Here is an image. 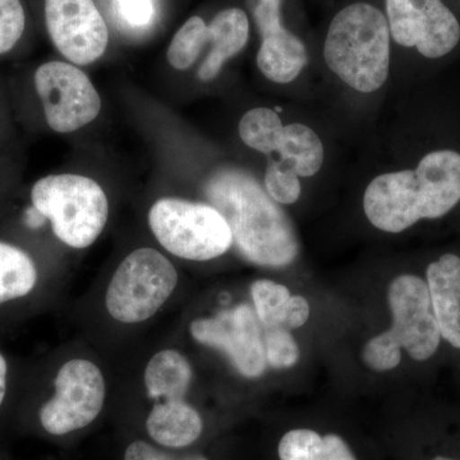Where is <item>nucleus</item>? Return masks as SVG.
<instances>
[{
	"label": "nucleus",
	"mask_w": 460,
	"mask_h": 460,
	"mask_svg": "<svg viewBox=\"0 0 460 460\" xmlns=\"http://www.w3.org/2000/svg\"><path fill=\"white\" fill-rule=\"evenodd\" d=\"M205 193L228 223L233 243L248 261L268 268L295 261L299 251L295 226L250 172L220 169L206 183Z\"/></svg>",
	"instance_id": "1"
},
{
	"label": "nucleus",
	"mask_w": 460,
	"mask_h": 460,
	"mask_svg": "<svg viewBox=\"0 0 460 460\" xmlns=\"http://www.w3.org/2000/svg\"><path fill=\"white\" fill-rule=\"evenodd\" d=\"M460 201V154L429 153L414 171L386 172L368 184L366 217L387 233H401L422 219H438Z\"/></svg>",
	"instance_id": "2"
},
{
	"label": "nucleus",
	"mask_w": 460,
	"mask_h": 460,
	"mask_svg": "<svg viewBox=\"0 0 460 460\" xmlns=\"http://www.w3.org/2000/svg\"><path fill=\"white\" fill-rule=\"evenodd\" d=\"M326 65L359 93L384 86L390 68V29L377 8L348 5L334 17L323 48Z\"/></svg>",
	"instance_id": "3"
},
{
	"label": "nucleus",
	"mask_w": 460,
	"mask_h": 460,
	"mask_svg": "<svg viewBox=\"0 0 460 460\" xmlns=\"http://www.w3.org/2000/svg\"><path fill=\"white\" fill-rule=\"evenodd\" d=\"M392 328L371 339L363 349V362L378 372L393 370L405 349L414 361H428L438 350L441 335L432 311L428 283L416 275H401L387 293Z\"/></svg>",
	"instance_id": "4"
},
{
	"label": "nucleus",
	"mask_w": 460,
	"mask_h": 460,
	"mask_svg": "<svg viewBox=\"0 0 460 460\" xmlns=\"http://www.w3.org/2000/svg\"><path fill=\"white\" fill-rule=\"evenodd\" d=\"M33 208L50 220L66 246H91L107 226L109 202L98 181L78 174H51L33 184Z\"/></svg>",
	"instance_id": "5"
},
{
	"label": "nucleus",
	"mask_w": 460,
	"mask_h": 460,
	"mask_svg": "<svg viewBox=\"0 0 460 460\" xmlns=\"http://www.w3.org/2000/svg\"><path fill=\"white\" fill-rule=\"evenodd\" d=\"M148 224L168 252L190 261L217 259L233 246L228 223L211 205L162 199L151 206Z\"/></svg>",
	"instance_id": "6"
},
{
	"label": "nucleus",
	"mask_w": 460,
	"mask_h": 460,
	"mask_svg": "<svg viewBox=\"0 0 460 460\" xmlns=\"http://www.w3.org/2000/svg\"><path fill=\"white\" fill-rule=\"evenodd\" d=\"M177 283V270L163 253L138 248L118 266L109 283L108 313L119 323H144L168 301Z\"/></svg>",
	"instance_id": "7"
},
{
	"label": "nucleus",
	"mask_w": 460,
	"mask_h": 460,
	"mask_svg": "<svg viewBox=\"0 0 460 460\" xmlns=\"http://www.w3.org/2000/svg\"><path fill=\"white\" fill-rule=\"evenodd\" d=\"M105 380L98 366L71 359L56 377V394L39 410L40 429L63 438L86 429L98 420L105 402Z\"/></svg>",
	"instance_id": "8"
},
{
	"label": "nucleus",
	"mask_w": 460,
	"mask_h": 460,
	"mask_svg": "<svg viewBox=\"0 0 460 460\" xmlns=\"http://www.w3.org/2000/svg\"><path fill=\"white\" fill-rule=\"evenodd\" d=\"M35 87L53 131L69 133L96 119L102 99L90 78L71 63H44L35 74Z\"/></svg>",
	"instance_id": "9"
},
{
	"label": "nucleus",
	"mask_w": 460,
	"mask_h": 460,
	"mask_svg": "<svg viewBox=\"0 0 460 460\" xmlns=\"http://www.w3.org/2000/svg\"><path fill=\"white\" fill-rule=\"evenodd\" d=\"M390 35L423 57L441 58L460 40V25L441 0H386Z\"/></svg>",
	"instance_id": "10"
},
{
	"label": "nucleus",
	"mask_w": 460,
	"mask_h": 460,
	"mask_svg": "<svg viewBox=\"0 0 460 460\" xmlns=\"http://www.w3.org/2000/svg\"><path fill=\"white\" fill-rule=\"evenodd\" d=\"M259 317L248 305L190 323L193 339L226 354L239 374L255 378L266 367L265 341Z\"/></svg>",
	"instance_id": "11"
},
{
	"label": "nucleus",
	"mask_w": 460,
	"mask_h": 460,
	"mask_svg": "<svg viewBox=\"0 0 460 460\" xmlns=\"http://www.w3.org/2000/svg\"><path fill=\"white\" fill-rule=\"evenodd\" d=\"M45 22L63 57L86 66L104 56L109 30L93 0H45Z\"/></svg>",
	"instance_id": "12"
},
{
	"label": "nucleus",
	"mask_w": 460,
	"mask_h": 460,
	"mask_svg": "<svg viewBox=\"0 0 460 460\" xmlns=\"http://www.w3.org/2000/svg\"><path fill=\"white\" fill-rule=\"evenodd\" d=\"M252 12L262 38L257 54L260 71L272 83H292L307 66L308 54L304 42L284 29L281 0H256Z\"/></svg>",
	"instance_id": "13"
},
{
	"label": "nucleus",
	"mask_w": 460,
	"mask_h": 460,
	"mask_svg": "<svg viewBox=\"0 0 460 460\" xmlns=\"http://www.w3.org/2000/svg\"><path fill=\"white\" fill-rule=\"evenodd\" d=\"M146 440L174 452H184L201 440L205 422L199 411L184 399L160 401L144 422Z\"/></svg>",
	"instance_id": "14"
},
{
	"label": "nucleus",
	"mask_w": 460,
	"mask_h": 460,
	"mask_svg": "<svg viewBox=\"0 0 460 460\" xmlns=\"http://www.w3.org/2000/svg\"><path fill=\"white\" fill-rule=\"evenodd\" d=\"M428 287L441 338L460 349V257L447 253L429 263Z\"/></svg>",
	"instance_id": "15"
},
{
	"label": "nucleus",
	"mask_w": 460,
	"mask_h": 460,
	"mask_svg": "<svg viewBox=\"0 0 460 460\" xmlns=\"http://www.w3.org/2000/svg\"><path fill=\"white\" fill-rule=\"evenodd\" d=\"M208 27V42L213 44L199 69L201 81H211L222 71L230 58L243 50L250 35V22L242 9L229 8L219 12Z\"/></svg>",
	"instance_id": "16"
},
{
	"label": "nucleus",
	"mask_w": 460,
	"mask_h": 460,
	"mask_svg": "<svg viewBox=\"0 0 460 460\" xmlns=\"http://www.w3.org/2000/svg\"><path fill=\"white\" fill-rule=\"evenodd\" d=\"M193 372L186 357L172 349L156 353L145 370L144 383L148 398L155 402L184 399Z\"/></svg>",
	"instance_id": "17"
},
{
	"label": "nucleus",
	"mask_w": 460,
	"mask_h": 460,
	"mask_svg": "<svg viewBox=\"0 0 460 460\" xmlns=\"http://www.w3.org/2000/svg\"><path fill=\"white\" fill-rule=\"evenodd\" d=\"M279 460H358L337 434L321 435L310 429H290L278 445Z\"/></svg>",
	"instance_id": "18"
},
{
	"label": "nucleus",
	"mask_w": 460,
	"mask_h": 460,
	"mask_svg": "<svg viewBox=\"0 0 460 460\" xmlns=\"http://www.w3.org/2000/svg\"><path fill=\"white\" fill-rule=\"evenodd\" d=\"M278 154L280 162L290 166L298 177H313L323 164L325 150L319 136L301 123L284 126Z\"/></svg>",
	"instance_id": "19"
},
{
	"label": "nucleus",
	"mask_w": 460,
	"mask_h": 460,
	"mask_svg": "<svg viewBox=\"0 0 460 460\" xmlns=\"http://www.w3.org/2000/svg\"><path fill=\"white\" fill-rule=\"evenodd\" d=\"M38 281V270L25 251L0 242V305L29 295Z\"/></svg>",
	"instance_id": "20"
},
{
	"label": "nucleus",
	"mask_w": 460,
	"mask_h": 460,
	"mask_svg": "<svg viewBox=\"0 0 460 460\" xmlns=\"http://www.w3.org/2000/svg\"><path fill=\"white\" fill-rule=\"evenodd\" d=\"M239 136L248 147L270 155L283 140L284 126L277 111L256 108L247 111L239 123Z\"/></svg>",
	"instance_id": "21"
},
{
	"label": "nucleus",
	"mask_w": 460,
	"mask_h": 460,
	"mask_svg": "<svg viewBox=\"0 0 460 460\" xmlns=\"http://www.w3.org/2000/svg\"><path fill=\"white\" fill-rule=\"evenodd\" d=\"M206 44H208V25L201 17H190L169 45L166 53L169 65L178 71H186L198 60Z\"/></svg>",
	"instance_id": "22"
},
{
	"label": "nucleus",
	"mask_w": 460,
	"mask_h": 460,
	"mask_svg": "<svg viewBox=\"0 0 460 460\" xmlns=\"http://www.w3.org/2000/svg\"><path fill=\"white\" fill-rule=\"evenodd\" d=\"M255 313L262 326H284L290 293L287 287L271 280H257L251 287Z\"/></svg>",
	"instance_id": "23"
},
{
	"label": "nucleus",
	"mask_w": 460,
	"mask_h": 460,
	"mask_svg": "<svg viewBox=\"0 0 460 460\" xmlns=\"http://www.w3.org/2000/svg\"><path fill=\"white\" fill-rule=\"evenodd\" d=\"M265 189L278 204L292 205L301 196L298 175L280 160H270L265 172Z\"/></svg>",
	"instance_id": "24"
},
{
	"label": "nucleus",
	"mask_w": 460,
	"mask_h": 460,
	"mask_svg": "<svg viewBox=\"0 0 460 460\" xmlns=\"http://www.w3.org/2000/svg\"><path fill=\"white\" fill-rule=\"evenodd\" d=\"M263 341H265L266 362L272 367L289 368L298 362V344L284 326L266 329Z\"/></svg>",
	"instance_id": "25"
},
{
	"label": "nucleus",
	"mask_w": 460,
	"mask_h": 460,
	"mask_svg": "<svg viewBox=\"0 0 460 460\" xmlns=\"http://www.w3.org/2000/svg\"><path fill=\"white\" fill-rule=\"evenodd\" d=\"M26 27V14L21 0H0V56L16 47Z\"/></svg>",
	"instance_id": "26"
},
{
	"label": "nucleus",
	"mask_w": 460,
	"mask_h": 460,
	"mask_svg": "<svg viewBox=\"0 0 460 460\" xmlns=\"http://www.w3.org/2000/svg\"><path fill=\"white\" fill-rule=\"evenodd\" d=\"M120 460H211L198 452H174L150 443L146 438H131L126 445Z\"/></svg>",
	"instance_id": "27"
},
{
	"label": "nucleus",
	"mask_w": 460,
	"mask_h": 460,
	"mask_svg": "<svg viewBox=\"0 0 460 460\" xmlns=\"http://www.w3.org/2000/svg\"><path fill=\"white\" fill-rule=\"evenodd\" d=\"M118 5L129 25L145 26L153 18V0H118Z\"/></svg>",
	"instance_id": "28"
},
{
	"label": "nucleus",
	"mask_w": 460,
	"mask_h": 460,
	"mask_svg": "<svg viewBox=\"0 0 460 460\" xmlns=\"http://www.w3.org/2000/svg\"><path fill=\"white\" fill-rule=\"evenodd\" d=\"M310 317V305L302 296H292L287 305L286 323L288 328H301Z\"/></svg>",
	"instance_id": "29"
},
{
	"label": "nucleus",
	"mask_w": 460,
	"mask_h": 460,
	"mask_svg": "<svg viewBox=\"0 0 460 460\" xmlns=\"http://www.w3.org/2000/svg\"><path fill=\"white\" fill-rule=\"evenodd\" d=\"M7 374L8 366L4 357L0 354V407L4 402L5 393H7Z\"/></svg>",
	"instance_id": "30"
},
{
	"label": "nucleus",
	"mask_w": 460,
	"mask_h": 460,
	"mask_svg": "<svg viewBox=\"0 0 460 460\" xmlns=\"http://www.w3.org/2000/svg\"><path fill=\"white\" fill-rule=\"evenodd\" d=\"M432 460H454V459L445 458V456H436V458H434Z\"/></svg>",
	"instance_id": "31"
}]
</instances>
